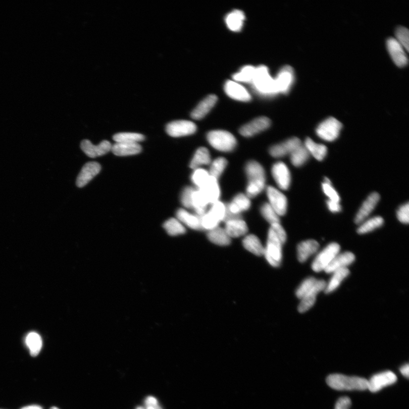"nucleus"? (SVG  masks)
Instances as JSON below:
<instances>
[{
    "mask_svg": "<svg viewBox=\"0 0 409 409\" xmlns=\"http://www.w3.org/2000/svg\"><path fill=\"white\" fill-rule=\"evenodd\" d=\"M228 210L234 215L241 216L243 212L247 211L251 207V201L246 194H236L230 203H225Z\"/></svg>",
    "mask_w": 409,
    "mask_h": 409,
    "instance_id": "obj_23",
    "label": "nucleus"
},
{
    "mask_svg": "<svg viewBox=\"0 0 409 409\" xmlns=\"http://www.w3.org/2000/svg\"><path fill=\"white\" fill-rule=\"evenodd\" d=\"M208 212L220 222L224 221L226 213L225 203L220 201L213 203Z\"/></svg>",
    "mask_w": 409,
    "mask_h": 409,
    "instance_id": "obj_45",
    "label": "nucleus"
},
{
    "mask_svg": "<svg viewBox=\"0 0 409 409\" xmlns=\"http://www.w3.org/2000/svg\"><path fill=\"white\" fill-rule=\"evenodd\" d=\"M112 145L108 140H103L98 145H94L89 140H84L81 143V148L90 158L103 156L111 151Z\"/></svg>",
    "mask_w": 409,
    "mask_h": 409,
    "instance_id": "obj_16",
    "label": "nucleus"
},
{
    "mask_svg": "<svg viewBox=\"0 0 409 409\" xmlns=\"http://www.w3.org/2000/svg\"><path fill=\"white\" fill-rule=\"evenodd\" d=\"M285 243L275 233L271 228L268 232L265 253L267 261L270 265L274 267H279L282 260V247Z\"/></svg>",
    "mask_w": 409,
    "mask_h": 409,
    "instance_id": "obj_5",
    "label": "nucleus"
},
{
    "mask_svg": "<svg viewBox=\"0 0 409 409\" xmlns=\"http://www.w3.org/2000/svg\"><path fill=\"white\" fill-rule=\"evenodd\" d=\"M198 189L201 191L209 204L212 205L219 201L221 189L218 180L215 177L210 176L206 183Z\"/></svg>",
    "mask_w": 409,
    "mask_h": 409,
    "instance_id": "obj_21",
    "label": "nucleus"
},
{
    "mask_svg": "<svg viewBox=\"0 0 409 409\" xmlns=\"http://www.w3.org/2000/svg\"><path fill=\"white\" fill-rule=\"evenodd\" d=\"M145 404L146 406H154L158 404V402L156 398L152 396H148L145 399Z\"/></svg>",
    "mask_w": 409,
    "mask_h": 409,
    "instance_id": "obj_54",
    "label": "nucleus"
},
{
    "mask_svg": "<svg viewBox=\"0 0 409 409\" xmlns=\"http://www.w3.org/2000/svg\"><path fill=\"white\" fill-rule=\"evenodd\" d=\"M26 343L30 350L32 356H36L42 347V340L40 336L36 333H30L26 336Z\"/></svg>",
    "mask_w": 409,
    "mask_h": 409,
    "instance_id": "obj_37",
    "label": "nucleus"
},
{
    "mask_svg": "<svg viewBox=\"0 0 409 409\" xmlns=\"http://www.w3.org/2000/svg\"><path fill=\"white\" fill-rule=\"evenodd\" d=\"M397 217L399 222L404 224L409 222V205L407 202L399 208L397 212Z\"/></svg>",
    "mask_w": 409,
    "mask_h": 409,
    "instance_id": "obj_51",
    "label": "nucleus"
},
{
    "mask_svg": "<svg viewBox=\"0 0 409 409\" xmlns=\"http://www.w3.org/2000/svg\"><path fill=\"white\" fill-rule=\"evenodd\" d=\"M396 39L398 42L408 52L409 49V32L406 27H398L396 31Z\"/></svg>",
    "mask_w": 409,
    "mask_h": 409,
    "instance_id": "obj_49",
    "label": "nucleus"
},
{
    "mask_svg": "<svg viewBox=\"0 0 409 409\" xmlns=\"http://www.w3.org/2000/svg\"><path fill=\"white\" fill-rule=\"evenodd\" d=\"M207 140L214 148L221 152L233 151L237 144L235 136L225 130H217L209 132Z\"/></svg>",
    "mask_w": 409,
    "mask_h": 409,
    "instance_id": "obj_3",
    "label": "nucleus"
},
{
    "mask_svg": "<svg viewBox=\"0 0 409 409\" xmlns=\"http://www.w3.org/2000/svg\"><path fill=\"white\" fill-rule=\"evenodd\" d=\"M211 157L210 152L206 147H200L197 149L190 163V167L193 170L202 166L211 165Z\"/></svg>",
    "mask_w": 409,
    "mask_h": 409,
    "instance_id": "obj_34",
    "label": "nucleus"
},
{
    "mask_svg": "<svg viewBox=\"0 0 409 409\" xmlns=\"http://www.w3.org/2000/svg\"><path fill=\"white\" fill-rule=\"evenodd\" d=\"M136 409H144L143 407H138Z\"/></svg>",
    "mask_w": 409,
    "mask_h": 409,
    "instance_id": "obj_58",
    "label": "nucleus"
},
{
    "mask_svg": "<svg viewBox=\"0 0 409 409\" xmlns=\"http://www.w3.org/2000/svg\"><path fill=\"white\" fill-rule=\"evenodd\" d=\"M146 409H162V408L158 404H157V405L146 406Z\"/></svg>",
    "mask_w": 409,
    "mask_h": 409,
    "instance_id": "obj_57",
    "label": "nucleus"
},
{
    "mask_svg": "<svg viewBox=\"0 0 409 409\" xmlns=\"http://www.w3.org/2000/svg\"><path fill=\"white\" fill-rule=\"evenodd\" d=\"M176 217L181 223L189 228L195 230H203L200 217L188 212L183 209H180L176 213Z\"/></svg>",
    "mask_w": 409,
    "mask_h": 409,
    "instance_id": "obj_26",
    "label": "nucleus"
},
{
    "mask_svg": "<svg viewBox=\"0 0 409 409\" xmlns=\"http://www.w3.org/2000/svg\"><path fill=\"white\" fill-rule=\"evenodd\" d=\"M320 244L315 240H307L300 243L297 246V257L299 262L303 263L316 253Z\"/></svg>",
    "mask_w": 409,
    "mask_h": 409,
    "instance_id": "obj_25",
    "label": "nucleus"
},
{
    "mask_svg": "<svg viewBox=\"0 0 409 409\" xmlns=\"http://www.w3.org/2000/svg\"><path fill=\"white\" fill-rule=\"evenodd\" d=\"M217 101V97L215 95H209L205 98L194 110L191 113V117L194 120H199L206 117L208 114L215 107Z\"/></svg>",
    "mask_w": 409,
    "mask_h": 409,
    "instance_id": "obj_24",
    "label": "nucleus"
},
{
    "mask_svg": "<svg viewBox=\"0 0 409 409\" xmlns=\"http://www.w3.org/2000/svg\"><path fill=\"white\" fill-rule=\"evenodd\" d=\"M400 372H401V374L406 377V378H408L409 375V366L408 364L406 365H404L400 368Z\"/></svg>",
    "mask_w": 409,
    "mask_h": 409,
    "instance_id": "obj_55",
    "label": "nucleus"
},
{
    "mask_svg": "<svg viewBox=\"0 0 409 409\" xmlns=\"http://www.w3.org/2000/svg\"><path fill=\"white\" fill-rule=\"evenodd\" d=\"M317 279L315 277H311L304 280L299 286L296 290V296L299 299H302L304 295H306L315 284Z\"/></svg>",
    "mask_w": 409,
    "mask_h": 409,
    "instance_id": "obj_47",
    "label": "nucleus"
},
{
    "mask_svg": "<svg viewBox=\"0 0 409 409\" xmlns=\"http://www.w3.org/2000/svg\"><path fill=\"white\" fill-rule=\"evenodd\" d=\"M195 189L191 186L185 187L181 195V202L185 208L189 209H192V194Z\"/></svg>",
    "mask_w": 409,
    "mask_h": 409,
    "instance_id": "obj_50",
    "label": "nucleus"
},
{
    "mask_svg": "<svg viewBox=\"0 0 409 409\" xmlns=\"http://www.w3.org/2000/svg\"><path fill=\"white\" fill-rule=\"evenodd\" d=\"M192 205V209L195 212V215L201 217L207 213L208 206L210 204L201 191L197 189H195L193 193Z\"/></svg>",
    "mask_w": 409,
    "mask_h": 409,
    "instance_id": "obj_31",
    "label": "nucleus"
},
{
    "mask_svg": "<svg viewBox=\"0 0 409 409\" xmlns=\"http://www.w3.org/2000/svg\"><path fill=\"white\" fill-rule=\"evenodd\" d=\"M272 175L281 190H287L291 183V175L289 168L282 162H277L272 167Z\"/></svg>",
    "mask_w": 409,
    "mask_h": 409,
    "instance_id": "obj_13",
    "label": "nucleus"
},
{
    "mask_svg": "<svg viewBox=\"0 0 409 409\" xmlns=\"http://www.w3.org/2000/svg\"><path fill=\"white\" fill-rule=\"evenodd\" d=\"M290 162L295 167H301L309 160L310 154L303 145H301L290 155Z\"/></svg>",
    "mask_w": 409,
    "mask_h": 409,
    "instance_id": "obj_38",
    "label": "nucleus"
},
{
    "mask_svg": "<svg viewBox=\"0 0 409 409\" xmlns=\"http://www.w3.org/2000/svg\"><path fill=\"white\" fill-rule=\"evenodd\" d=\"M166 130L167 134L172 137H181L195 133L197 130V126L193 122L179 120L168 124Z\"/></svg>",
    "mask_w": 409,
    "mask_h": 409,
    "instance_id": "obj_8",
    "label": "nucleus"
},
{
    "mask_svg": "<svg viewBox=\"0 0 409 409\" xmlns=\"http://www.w3.org/2000/svg\"><path fill=\"white\" fill-rule=\"evenodd\" d=\"M256 67L252 66L243 67L240 71L233 75L235 81L242 82V83H252L254 74H255Z\"/></svg>",
    "mask_w": 409,
    "mask_h": 409,
    "instance_id": "obj_39",
    "label": "nucleus"
},
{
    "mask_svg": "<svg viewBox=\"0 0 409 409\" xmlns=\"http://www.w3.org/2000/svg\"><path fill=\"white\" fill-rule=\"evenodd\" d=\"M262 215L271 225L280 223V216L270 206L269 203H265L261 208Z\"/></svg>",
    "mask_w": 409,
    "mask_h": 409,
    "instance_id": "obj_43",
    "label": "nucleus"
},
{
    "mask_svg": "<svg viewBox=\"0 0 409 409\" xmlns=\"http://www.w3.org/2000/svg\"><path fill=\"white\" fill-rule=\"evenodd\" d=\"M326 203L327 208L332 213H339L342 211V207H341L340 202L331 201V200L328 199Z\"/></svg>",
    "mask_w": 409,
    "mask_h": 409,
    "instance_id": "obj_53",
    "label": "nucleus"
},
{
    "mask_svg": "<svg viewBox=\"0 0 409 409\" xmlns=\"http://www.w3.org/2000/svg\"><path fill=\"white\" fill-rule=\"evenodd\" d=\"M380 196L378 193H371L362 204V207L354 218V222L357 225H361L374 210L377 203L380 201Z\"/></svg>",
    "mask_w": 409,
    "mask_h": 409,
    "instance_id": "obj_17",
    "label": "nucleus"
},
{
    "mask_svg": "<svg viewBox=\"0 0 409 409\" xmlns=\"http://www.w3.org/2000/svg\"><path fill=\"white\" fill-rule=\"evenodd\" d=\"M387 48L395 65L399 67L406 66L408 63V58L406 50L394 38H390L387 40Z\"/></svg>",
    "mask_w": 409,
    "mask_h": 409,
    "instance_id": "obj_18",
    "label": "nucleus"
},
{
    "mask_svg": "<svg viewBox=\"0 0 409 409\" xmlns=\"http://www.w3.org/2000/svg\"><path fill=\"white\" fill-rule=\"evenodd\" d=\"M354 260H355V256L351 252L338 253L327 267L325 271L327 274H333L336 271L347 268L351 265Z\"/></svg>",
    "mask_w": 409,
    "mask_h": 409,
    "instance_id": "obj_22",
    "label": "nucleus"
},
{
    "mask_svg": "<svg viewBox=\"0 0 409 409\" xmlns=\"http://www.w3.org/2000/svg\"><path fill=\"white\" fill-rule=\"evenodd\" d=\"M101 166L97 162H89L85 164L82 168L76 180V185L78 187H84L99 174L101 171Z\"/></svg>",
    "mask_w": 409,
    "mask_h": 409,
    "instance_id": "obj_20",
    "label": "nucleus"
},
{
    "mask_svg": "<svg viewBox=\"0 0 409 409\" xmlns=\"http://www.w3.org/2000/svg\"><path fill=\"white\" fill-rule=\"evenodd\" d=\"M245 20L242 11L234 10L230 12L225 18L226 24L228 28L233 31H240L242 29Z\"/></svg>",
    "mask_w": 409,
    "mask_h": 409,
    "instance_id": "obj_29",
    "label": "nucleus"
},
{
    "mask_svg": "<svg viewBox=\"0 0 409 409\" xmlns=\"http://www.w3.org/2000/svg\"><path fill=\"white\" fill-rule=\"evenodd\" d=\"M326 285L325 280H317L310 292L301 299L298 308V312L301 313L306 312L312 308L316 301L317 295L321 291L325 290Z\"/></svg>",
    "mask_w": 409,
    "mask_h": 409,
    "instance_id": "obj_15",
    "label": "nucleus"
},
{
    "mask_svg": "<svg viewBox=\"0 0 409 409\" xmlns=\"http://www.w3.org/2000/svg\"><path fill=\"white\" fill-rule=\"evenodd\" d=\"M225 230L231 238H239L247 234L248 226L242 219L231 220L225 222Z\"/></svg>",
    "mask_w": 409,
    "mask_h": 409,
    "instance_id": "obj_27",
    "label": "nucleus"
},
{
    "mask_svg": "<svg viewBox=\"0 0 409 409\" xmlns=\"http://www.w3.org/2000/svg\"><path fill=\"white\" fill-rule=\"evenodd\" d=\"M252 84L254 89L261 94L266 95L276 94L275 80L271 76L268 68L265 66L256 68Z\"/></svg>",
    "mask_w": 409,
    "mask_h": 409,
    "instance_id": "obj_4",
    "label": "nucleus"
},
{
    "mask_svg": "<svg viewBox=\"0 0 409 409\" xmlns=\"http://www.w3.org/2000/svg\"><path fill=\"white\" fill-rule=\"evenodd\" d=\"M167 233L171 236H177L185 233L184 226L177 219L171 218L167 221L163 225Z\"/></svg>",
    "mask_w": 409,
    "mask_h": 409,
    "instance_id": "obj_40",
    "label": "nucleus"
},
{
    "mask_svg": "<svg viewBox=\"0 0 409 409\" xmlns=\"http://www.w3.org/2000/svg\"><path fill=\"white\" fill-rule=\"evenodd\" d=\"M245 174L248 179L246 195L249 198H254L261 194L266 187V172L260 163L251 161L245 167Z\"/></svg>",
    "mask_w": 409,
    "mask_h": 409,
    "instance_id": "obj_1",
    "label": "nucleus"
},
{
    "mask_svg": "<svg viewBox=\"0 0 409 409\" xmlns=\"http://www.w3.org/2000/svg\"><path fill=\"white\" fill-rule=\"evenodd\" d=\"M340 247L339 244L331 243L322 250L314 260L312 268L314 271L320 272L325 271L334 258L339 253Z\"/></svg>",
    "mask_w": 409,
    "mask_h": 409,
    "instance_id": "obj_7",
    "label": "nucleus"
},
{
    "mask_svg": "<svg viewBox=\"0 0 409 409\" xmlns=\"http://www.w3.org/2000/svg\"><path fill=\"white\" fill-rule=\"evenodd\" d=\"M211 164L209 174L211 176L218 180L226 169L227 166V161L225 158L220 157L216 159Z\"/></svg>",
    "mask_w": 409,
    "mask_h": 409,
    "instance_id": "obj_41",
    "label": "nucleus"
},
{
    "mask_svg": "<svg viewBox=\"0 0 409 409\" xmlns=\"http://www.w3.org/2000/svg\"><path fill=\"white\" fill-rule=\"evenodd\" d=\"M50 409H59V408H58V407H52V408H50Z\"/></svg>",
    "mask_w": 409,
    "mask_h": 409,
    "instance_id": "obj_59",
    "label": "nucleus"
},
{
    "mask_svg": "<svg viewBox=\"0 0 409 409\" xmlns=\"http://www.w3.org/2000/svg\"><path fill=\"white\" fill-rule=\"evenodd\" d=\"M266 192L270 206L280 217L284 216L288 208V200L285 195L272 186H268Z\"/></svg>",
    "mask_w": 409,
    "mask_h": 409,
    "instance_id": "obj_9",
    "label": "nucleus"
},
{
    "mask_svg": "<svg viewBox=\"0 0 409 409\" xmlns=\"http://www.w3.org/2000/svg\"><path fill=\"white\" fill-rule=\"evenodd\" d=\"M274 80L276 94L288 92L294 81L293 68L288 66L284 67Z\"/></svg>",
    "mask_w": 409,
    "mask_h": 409,
    "instance_id": "obj_11",
    "label": "nucleus"
},
{
    "mask_svg": "<svg viewBox=\"0 0 409 409\" xmlns=\"http://www.w3.org/2000/svg\"><path fill=\"white\" fill-rule=\"evenodd\" d=\"M384 220L383 217L376 216L368 219L362 223L357 231L359 234H365L380 228L383 225Z\"/></svg>",
    "mask_w": 409,
    "mask_h": 409,
    "instance_id": "obj_36",
    "label": "nucleus"
},
{
    "mask_svg": "<svg viewBox=\"0 0 409 409\" xmlns=\"http://www.w3.org/2000/svg\"><path fill=\"white\" fill-rule=\"evenodd\" d=\"M145 139L142 134L133 133H118L113 136V139L116 143H135L142 142Z\"/></svg>",
    "mask_w": 409,
    "mask_h": 409,
    "instance_id": "obj_42",
    "label": "nucleus"
},
{
    "mask_svg": "<svg viewBox=\"0 0 409 409\" xmlns=\"http://www.w3.org/2000/svg\"><path fill=\"white\" fill-rule=\"evenodd\" d=\"M342 124L334 117H330L318 126L316 134L318 137L327 142H333L339 137Z\"/></svg>",
    "mask_w": 409,
    "mask_h": 409,
    "instance_id": "obj_6",
    "label": "nucleus"
},
{
    "mask_svg": "<svg viewBox=\"0 0 409 409\" xmlns=\"http://www.w3.org/2000/svg\"><path fill=\"white\" fill-rule=\"evenodd\" d=\"M323 192L331 201L340 202V198L337 191L332 186L331 181L326 177L322 183Z\"/></svg>",
    "mask_w": 409,
    "mask_h": 409,
    "instance_id": "obj_46",
    "label": "nucleus"
},
{
    "mask_svg": "<svg viewBox=\"0 0 409 409\" xmlns=\"http://www.w3.org/2000/svg\"><path fill=\"white\" fill-rule=\"evenodd\" d=\"M225 92L228 96L237 101L248 102L251 99L246 89L237 82L229 80L224 86Z\"/></svg>",
    "mask_w": 409,
    "mask_h": 409,
    "instance_id": "obj_19",
    "label": "nucleus"
},
{
    "mask_svg": "<svg viewBox=\"0 0 409 409\" xmlns=\"http://www.w3.org/2000/svg\"><path fill=\"white\" fill-rule=\"evenodd\" d=\"M111 151L118 157L134 156L142 151V147L135 143H116L112 145Z\"/></svg>",
    "mask_w": 409,
    "mask_h": 409,
    "instance_id": "obj_28",
    "label": "nucleus"
},
{
    "mask_svg": "<svg viewBox=\"0 0 409 409\" xmlns=\"http://www.w3.org/2000/svg\"><path fill=\"white\" fill-rule=\"evenodd\" d=\"M200 218H201V224L203 230L211 231L216 228L220 223L208 212L202 216L200 217Z\"/></svg>",
    "mask_w": 409,
    "mask_h": 409,
    "instance_id": "obj_48",
    "label": "nucleus"
},
{
    "mask_svg": "<svg viewBox=\"0 0 409 409\" xmlns=\"http://www.w3.org/2000/svg\"><path fill=\"white\" fill-rule=\"evenodd\" d=\"M21 409H42V407L38 405H32L23 407Z\"/></svg>",
    "mask_w": 409,
    "mask_h": 409,
    "instance_id": "obj_56",
    "label": "nucleus"
},
{
    "mask_svg": "<svg viewBox=\"0 0 409 409\" xmlns=\"http://www.w3.org/2000/svg\"><path fill=\"white\" fill-rule=\"evenodd\" d=\"M304 146L305 147L310 156L315 157L317 161H322L326 157L327 148L322 144L317 143L309 138L304 141Z\"/></svg>",
    "mask_w": 409,
    "mask_h": 409,
    "instance_id": "obj_33",
    "label": "nucleus"
},
{
    "mask_svg": "<svg viewBox=\"0 0 409 409\" xmlns=\"http://www.w3.org/2000/svg\"><path fill=\"white\" fill-rule=\"evenodd\" d=\"M397 376L393 372L385 371L373 376L368 380V389L371 392H379L380 390L396 383Z\"/></svg>",
    "mask_w": 409,
    "mask_h": 409,
    "instance_id": "obj_10",
    "label": "nucleus"
},
{
    "mask_svg": "<svg viewBox=\"0 0 409 409\" xmlns=\"http://www.w3.org/2000/svg\"><path fill=\"white\" fill-rule=\"evenodd\" d=\"M299 138L293 137L284 142L273 145L270 149V154L273 157L279 158L292 154L295 149L302 145Z\"/></svg>",
    "mask_w": 409,
    "mask_h": 409,
    "instance_id": "obj_14",
    "label": "nucleus"
},
{
    "mask_svg": "<svg viewBox=\"0 0 409 409\" xmlns=\"http://www.w3.org/2000/svg\"><path fill=\"white\" fill-rule=\"evenodd\" d=\"M210 176L208 171L202 169V168H199L194 170L192 176H191V180H192L195 186H197V189H199L206 183Z\"/></svg>",
    "mask_w": 409,
    "mask_h": 409,
    "instance_id": "obj_44",
    "label": "nucleus"
},
{
    "mask_svg": "<svg viewBox=\"0 0 409 409\" xmlns=\"http://www.w3.org/2000/svg\"><path fill=\"white\" fill-rule=\"evenodd\" d=\"M271 124V122L269 118L266 117H258L240 127L239 133L244 137H252L269 128Z\"/></svg>",
    "mask_w": 409,
    "mask_h": 409,
    "instance_id": "obj_12",
    "label": "nucleus"
},
{
    "mask_svg": "<svg viewBox=\"0 0 409 409\" xmlns=\"http://www.w3.org/2000/svg\"><path fill=\"white\" fill-rule=\"evenodd\" d=\"M326 383L330 388L337 390L368 389V380L357 376L332 374L327 377Z\"/></svg>",
    "mask_w": 409,
    "mask_h": 409,
    "instance_id": "obj_2",
    "label": "nucleus"
},
{
    "mask_svg": "<svg viewBox=\"0 0 409 409\" xmlns=\"http://www.w3.org/2000/svg\"><path fill=\"white\" fill-rule=\"evenodd\" d=\"M207 236L211 242L221 245V246H226V245H228L231 243V238L227 234L225 229L219 226L209 231Z\"/></svg>",
    "mask_w": 409,
    "mask_h": 409,
    "instance_id": "obj_30",
    "label": "nucleus"
},
{
    "mask_svg": "<svg viewBox=\"0 0 409 409\" xmlns=\"http://www.w3.org/2000/svg\"><path fill=\"white\" fill-rule=\"evenodd\" d=\"M351 406V400L348 397L340 398L336 402L335 409H349Z\"/></svg>",
    "mask_w": 409,
    "mask_h": 409,
    "instance_id": "obj_52",
    "label": "nucleus"
},
{
    "mask_svg": "<svg viewBox=\"0 0 409 409\" xmlns=\"http://www.w3.org/2000/svg\"><path fill=\"white\" fill-rule=\"evenodd\" d=\"M333 276H332L329 283L327 284L324 290L326 294L333 292L335 289H337L343 280L349 275V271L347 268H345L333 272Z\"/></svg>",
    "mask_w": 409,
    "mask_h": 409,
    "instance_id": "obj_35",
    "label": "nucleus"
},
{
    "mask_svg": "<svg viewBox=\"0 0 409 409\" xmlns=\"http://www.w3.org/2000/svg\"><path fill=\"white\" fill-rule=\"evenodd\" d=\"M243 245L247 251L255 255L262 256L265 253V247L256 235L251 234L245 236L243 240Z\"/></svg>",
    "mask_w": 409,
    "mask_h": 409,
    "instance_id": "obj_32",
    "label": "nucleus"
}]
</instances>
